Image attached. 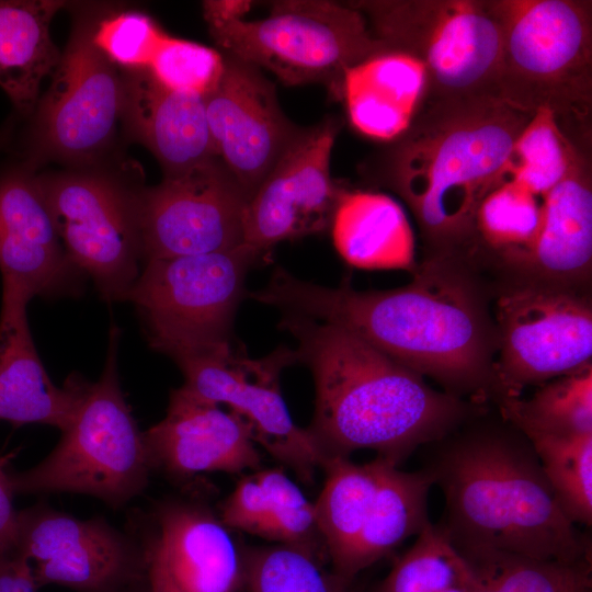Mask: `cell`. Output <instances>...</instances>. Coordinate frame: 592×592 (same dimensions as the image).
<instances>
[{
  "label": "cell",
  "instance_id": "obj_3",
  "mask_svg": "<svg viewBox=\"0 0 592 592\" xmlns=\"http://www.w3.org/2000/svg\"><path fill=\"white\" fill-rule=\"evenodd\" d=\"M278 327L297 342L296 364L312 375L315 412L306 429L326 464L371 449L398 467L491 408L433 388L340 326L283 314Z\"/></svg>",
  "mask_w": 592,
  "mask_h": 592
},
{
  "label": "cell",
  "instance_id": "obj_25",
  "mask_svg": "<svg viewBox=\"0 0 592 592\" xmlns=\"http://www.w3.org/2000/svg\"><path fill=\"white\" fill-rule=\"evenodd\" d=\"M219 519L230 531L295 546L328 560L315 504L281 468L242 476L223 502Z\"/></svg>",
  "mask_w": 592,
  "mask_h": 592
},
{
  "label": "cell",
  "instance_id": "obj_8",
  "mask_svg": "<svg viewBox=\"0 0 592 592\" xmlns=\"http://www.w3.org/2000/svg\"><path fill=\"white\" fill-rule=\"evenodd\" d=\"M119 329L112 326L100 378L83 379L75 417L39 464L10 473L13 492H76L119 508L147 486L153 468L119 384Z\"/></svg>",
  "mask_w": 592,
  "mask_h": 592
},
{
  "label": "cell",
  "instance_id": "obj_22",
  "mask_svg": "<svg viewBox=\"0 0 592 592\" xmlns=\"http://www.w3.org/2000/svg\"><path fill=\"white\" fill-rule=\"evenodd\" d=\"M122 123L150 150L164 177L218 158L204 99L168 89L148 69L122 70Z\"/></svg>",
  "mask_w": 592,
  "mask_h": 592
},
{
  "label": "cell",
  "instance_id": "obj_20",
  "mask_svg": "<svg viewBox=\"0 0 592 592\" xmlns=\"http://www.w3.org/2000/svg\"><path fill=\"white\" fill-rule=\"evenodd\" d=\"M32 297L2 284L0 311V420L15 426L41 423L65 431L77 411L83 377L70 375L61 387L46 373L30 331Z\"/></svg>",
  "mask_w": 592,
  "mask_h": 592
},
{
  "label": "cell",
  "instance_id": "obj_42",
  "mask_svg": "<svg viewBox=\"0 0 592 592\" xmlns=\"http://www.w3.org/2000/svg\"><path fill=\"white\" fill-rule=\"evenodd\" d=\"M473 583H474V581H473ZM473 583L470 585L455 588V589H452V590L446 591V592H470Z\"/></svg>",
  "mask_w": 592,
  "mask_h": 592
},
{
  "label": "cell",
  "instance_id": "obj_7",
  "mask_svg": "<svg viewBox=\"0 0 592 592\" xmlns=\"http://www.w3.org/2000/svg\"><path fill=\"white\" fill-rule=\"evenodd\" d=\"M348 2L389 52L424 66L422 105L501 100L502 27L493 0Z\"/></svg>",
  "mask_w": 592,
  "mask_h": 592
},
{
  "label": "cell",
  "instance_id": "obj_28",
  "mask_svg": "<svg viewBox=\"0 0 592 592\" xmlns=\"http://www.w3.org/2000/svg\"><path fill=\"white\" fill-rule=\"evenodd\" d=\"M389 464L376 456L364 464L334 458L323 467L325 486L314 503L317 526L331 570L348 582L355 547Z\"/></svg>",
  "mask_w": 592,
  "mask_h": 592
},
{
  "label": "cell",
  "instance_id": "obj_37",
  "mask_svg": "<svg viewBox=\"0 0 592 592\" xmlns=\"http://www.w3.org/2000/svg\"><path fill=\"white\" fill-rule=\"evenodd\" d=\"M148 70L168 89L204 99L223 76L224 55L205 45L166 34Z\"/></svg>",
  "mask_w": 592,
  "mask_h": 592
},
{
  "label": "cell",
  "instance_id": "obj_29",
  "mask_svg": "<svg viewBox=\"0 0 592 592\" xmlns=\"http://www.w3.org/2000/svg\"><path fill=\"white\" fill-rule=\"evenodd\" d=\"M538 197L506 179L479 204L475 217L477 264L493 278L510 275L532 250L543 219Z\"/></svg>",
  "mask_w": 592,
  "mask_h": 592
},
{
  "label": "cell",
  "instance_id": "obj_17",
  "mask_svg": "<svg viewBox=\"0 0 592 592\" xmlns=\"http://www.w3.org/2000/svg\"><path fill=\"white\" fill-rule=\"evenodd\" d=\"M204 102L217 157L251 198L305 128L284 115L275 86L258 67L229 54Z\"/></svg>",
  "mask_w": 592,
  "mask_h": 592
},
{
  "label": "cell",
  "instance_id": "obj_39",
  "mask_svg": "<svg viewBox=\"0 0 592 592\" xmlns=\"http://www.w3.org/2000/svg\"><path fill=\"white\" fill-rule=\"evenodd\" d=\"M11 455L0 456V557L14 553L19 511L13 504V489L7 465Z\"/></svg>",
  "mask_w": 592,
  "mask_h": 592
},
{
  "label": "cell",
  "instance_id": "obj_1",
  "mask_svg": "<svg viewBox=\"0 0 592 592\" xmlns=\"http://www.w3.org/2000/svg\"><path fill=\"white\" fill-rule=\"evenodd\" d=\"M412 281L385 291H357L349 276L337 286L300 280L276 267L248 297L340 326L396 362L430 377L442 390L479 405L499 397L494 280L464 260L423 258Z\"/></svg>",
  "mask_w": 592,
  "mask_h": 592
},
{
  "label": "cell",
  "instance_id": "obj_4",
  "mask_svg": "<svg viewBox=\"0 0 592 592\" xmlns=\"http://www.w3.org/2000/svg\"><path fill=\"white\" fill-rule=\"evenodd\" d=\"M531 117L500 99L422 105L408 130L372 156L361 173L409 206L423 258L478 267L477 208L509 179L514 143Z\"/></svg>",
  "mask_w": 592,
  "mask_h": 592
},
{
  "label": "cell",
  "instance_id": "obj_31",
  "mask_svg": "<svg viewBox=\"0 0 592 592\" xmlns=\"http://www.w3.org/2000/svg\"><path fill=\"white\" fill-rule=\"evenodd\" d=\"M494 407L522 433L592 434V366L539 385L527 399L504 398Z\"/></svg>",
  "mask_w": 592,
  "mask_h": 592
},
{
  "label": "cell",
  "instance_id": "obj_5",
  "mask_svg": "<svg viewBox=\"0 0 592 592\" xmlns=\"http://www.w3.org/2000/svg\"><path fill=\"white\" fill-rule=\"evenodd\" d=\"M250 1L203 2L210 36L229 54L274 73L286 86L323 84L342 100L346 69L388 53L349 2L275 1L270 14L246 20Z\"/></svg>",
  "mask_w": 592,
  "mask_h": 592
},
{
  "label": "cell",
  "instance_id": "obj_19",
  "mask_svg": "<svg viewBox=\"0 0 592 592\" xmlns=\"http://www.w3.org/2000/svg\"><path fill=\"white\" fill-rule=\"evenodd\" d=\"M152 463L175 478L260 469L262 457L248 425L220 405L183 386L170 395L166 417L144 432Z\"/></svg>",
  "mask_w": 592,
  "mask_h": 592
},
{
  "label": "cell",
  "instance_id": "obj_40",
  "mask_svg": "<svg viewBox=\"0 0 592 592\" xmlns=\"http://www.w3.org/2000/svg\"><path fill=\"white\" fill-rule=\"evenodd\" d=\"M38 589L23 559L14 554L0 557V592H36Z\"/></svg>",
  "mask_w": 592,
  "mask_h": 592
},
{
  "label": "cell",
  "instance_id": "obj_33",
  "mask_svg": "<svg viewBox=\"0 0 592 592\" xmlns=\"http://www.w3.org/2000/svg\"><path fill=\"white\" fill-rule=\"evenodd\" d=\"M473 581L469 563L430 521L375 592H446Z\"/></svg>",
  "mask_w": 592,
  "mask_h": 592
},
{
  "label": "cell",
  "instance_id": "obj_18",
  "mask_svg": "<svg viewBox=\"0 0 592 592\" xmlns=\"http://www.w3.org/2000/svg\"><path fill=\"white\" fill-rule=\"evenodd\" d=\"M0 272L2 284L32 298L75 296L84 275L71 263L32 167L0 178Z\"/></svg>",
  "mask_w": 592,
  "mask_h": 592
},
{
  "label": "cell",
  "instance_id": "obj_41",
  "mask_svg": "<svg viewBox=\"0 0 592 592\" xmlns=\"http://www.w3.org/2000/svg\"><path fill=\"white\" fill-rule=\"evenodd\" d=\"M145 556L147 560L148 592H183L173 582L150 544L145 551Z\"/></svg>",
  "mask_w": 592,
  "mask_h": 592
},
{
  "label": "cell",
  "instance_id": "obj_6",
  "mask_svg": "<svg viewBox=\"0 0 592 592\" xmlns=\"http://www.w3.org/2000/svg\"><path fill=\"white\" fill-rule=\"evenodd\" d=\"M502 27L500 98L548 109L577 143L592 140V1L493 0Z\"/></svg>",
  "mask_w": 592,
  "mask_h": 592
},
{
  "label": "cell",
  "instance_id": "obj_38",
  "mask_svg": "<svg viewBox=\"0 0 592 592\" xmlns=\"http://www.w3.org/2000/svg\"><path fill=\"white\" fill-rule=\"evenodd\" d=\"M166 34L146 13L128 10L98 19L92 41L121 70H141L148 69Z\"/></svg>",
  "mask_w": 592,
  "mask_h": 592
},
{
  "label": "cell",
  "instance_id": "obj_10",
  "mask_svg": "<svg viewBox=\"0 0 592 592\" xmlns=\"http://www.w3.org/2000/svg\"><path fill=\"white\" fill-rule=\"evenodd\" d=\"M493 303L497 402L592 366L591 292L499 280Z\"/></svg>",
  "mask_w": 592,
  "mask_h": 592
},
{
  "label": "cell",
  "instance_id": "obj_27",
  "mask_svg": "<svg viewBox=\"0 0 592 592\" xmlns=\"http://www.w3.org/2000/svg\"><path fill=\"white\" fill-rule=\"evenodd\" d=\"M67 5L60 0H0V87L24 114L34 112L43 80L59 62L50 23Z\"/></svg>",
  "mask_w": 592,
  "mask_h": 592
},
{
  "label": "cell",
  "instance_id": "obj_23",
  "mask_svg": "<svg viewBox=\"0 0 592 592\" xmlns=\"http://www.w3.org/2000/svg\"><path fill=\"white\" fill-rule=\"evenodd\" d=\"M159 535L150 543L183 592H242L246 549L208 509L181 501L162 504Z\"/></svg>",
  "mask_w": 592,
  "mask_h": 592
},
{
  "label": "cell",
  "instance_id": "obj_24",
  "mask_svg": "<svg viewBox=\"0 0 592 592\" xmlns=\"http://www.w3.org/2000/svg\"><path fill=\"white\" fill-rule=\"evenodd\" d=\"M426 73L415 58L398 52L372 56L346 69L342 100L361 134L392 141L405 134L425 93Z\"/></svg>",
  "mask_w": 592,
  "mask_h": 592
},
{
  "label": "cell",
  "instance_id": "obj_9",
  "mask_svg": "<svg viewBox=\"0 0 592 592\" xmlns=\"http://www.w3.org/2000/svg\"><path fill=\"white\" fill-rule=\"evenodd\" d=\"M269 254L234 249L144 262L126 300L137 308L149 345L174 361L231 345L249 272Z\"/></svg>",
  "mask_w": 592,
  "mask_h": 592
},
{
  "label": "cell",
  "instance_id": "obj_30",
  "mask_svg": "<svg viewBox=\"0 0 592 592\" xmlns=\"http://www.w3.org/2000/svg\"><path fill=\"white\" fill-rule=\"evenodd\" d=\"M432 487L431 476L421 468L403 471L392 464L387 466L350 565L351 581L423 530L430 522Z\"/></svg>",
  "mask_w": 592,
  "mask_h": 592
},
{
  "label": "cell",
  "instance_id": "obj_15",
  "mask_svg": "<svg viewBox=\"0 0 592 592\" xmlns=\"http://www.w3.org/2000/svg\"><path fill=\"white\" fill-rule=\"evenodd\" d=\"M13 554L27 563L38 588L118 592L147 570L145 553L104 520H80L43 504L19 511Z\"/></svg>",
  "mask_w": 592,
  "mask_h": 592
},
{
  "label": "cell",
  "instance_id": "obj_2",
  "mask_svg": "<svg viewBox=\"0 0 592 592\" xmlns=\"http://www.w3.org/2000/svg\"><path fill=\"white\" fill-rule=\"evenodd\" d=\"M421 448V469L444 496L436 524L462 556L590 558V543L561 511L533 445L494 406Z\"/></svg>",
  "mask_w": 592,
  "mask_h": 592
},
{
  "label": "cell",
  "instance_id": "obj_16",
  "mask_svg": "<svg viewBox=\"0 0 592 592\" xmlns=\"http://www.w3.org/2000/svg\"><path fill=\"white\" fill-rule=\"evenodd\" d=\"M337 118L305 128L251 196L244 214L243 242L269 254L272 248L330 230L348 189L330 173Z\"/></svg>",
  "mask_w": 592,
  "mask_h": 592
},
{
  "label": "cell",
  "instance_id": "obj_11",
  "mask_svg": "<svg viewBox=\"0 0 592 592\" xmlns=\"http://www.w3.org/2000/svg\"><path fill=\"white\" fill-rule=\"evenodd\" d=\"M54 226L71 263L107 301H124L143 264L139 190L109 174L38 175Z\"/></svg>",
  "mask_w": 592,
  "mask_h": 592
},
{
  "label": "cell",
  "instance_id": "obj_34",
  "mask_svg": "<svg viewBox=\"0 0 592 592\" xmlns=\"http://www.w3.org/2000/svg\"><path fill=\"white\" fill-rule=\"evenodd\" d=\"M533 445L557 502L576 524H592V434L523 433Z\"/></svg>",
  "mask_w": 592,
  "mask_h": 592
},
{
  "label": "cell",
  "instance_id": "obj_32",
  "mask_svg": "<svg viewBox=\"0 0 592 592\" xmlns=\"http://www.w3.org/2000/svg\"><path fill=\"white\" fill-rule=\"evenodd\" d=\"M591 145L573 140L551 111L539 109L514 143L508 177L543 197L567 175L582 153L591 151Z\"/></svg>",
  "mask_w": 592,
  "mask_h": 592
},
{
  "label": "cell",
  "instance_id": "obj_36",
  "mask_svg": "<svg viewBox=\"0 0 592 592\" xmlns=\"http://www.w3.org/2000/svg\"><path fill=\"white\" fill-rule=\"evenodd\" d=\"M463 557L490 578L497 592H589L591 589L590 558L561 562L494 550Z\"/></svg>",
  "mask_w": 592,
  "mask_h": 592
},
{
  "label": "cell",
  "instance_id": "obj_13",
  "mask_svg": "<svg viewBox=\"0 0 592 592\" xmlns=\"http://www.w3.org/2000/svg\"><path fill=\"white\" fill-rule=\"evenodd\" d=\"M175 363L185 389L227 406L248 425L255 444L300 480L310 483L316 470L325 467V457L307 429L293 421L282 395L281 374L296 364L293 349L280 348L267 356L250 358L227 345Z\"/></svg>",
  "mask_w": 592,
  "mask_h": 592
},
{
  "label": "cell",
  "instance_id": "obj_12",
  "mask_svg": "<svg viewBox=\"0 0 592 592\" xmlns=\"http://www.w3.org/2000/svg\"><path fill=\"white\" fill-rule=\"evenodd\" d=\"M96 21L94 14L76 21L50 87L37 101L34 159L89 166L107 150L122 122V70L93 44Z\"/></svg>",
  "mask_w": 592,
  "mask_h": 592
},
{
  "label": "cell",
  "instance_id": "obj_14",
  "mask_svg": "<svg viewBox=\"0 0 592 592\" xmlns=\"http://www.w3.org/2000/svg\"><path fill=\"white\" fill-rule=\"evenodd\" d=\"M249 195L219 158L139 190L144 262L234 249Z\"/></svg>",
  "mask_w": 592,
  "mask_h": 592
},
{
  "label": "cell",
  "instance_id": "obj_26",
  "mask_svg": "<svg viewBox=\"0 0 592 592\" xmlns=\"http://www.w3.org/2000/svg\"><path fill=\"white\" fill-rule=\"evenodd\" d=\"M330 230L338 253L354 267L412 273L418 264L410 223L401 206L386 194L348 190Z\"/></svg>",
  "mask_w": 592,
  "mask_h": 592
},
{
  "label": "cell",
  "instance_id": "obj_35",
  "mask_svg": "<svg viewBox=\"0 0 592 592\" xmlns=\"http://www.w3.org/2000/svg\"><path fill=\"white\" fill-rule=\"evenodd\" d=\"M291 545L246 549V592H351L352 582Z\"/></svg>",
  "mask_w": 592,
  "mask_h": 592
},
{
  "label": "cell",
  "instance_id": "obj_21",
  "mask_svg": "<svg viewBox=\"0 0 592 592\" xmlns=\"http://www.w3.org/2000/svg\"><path fill=\"white\" fill-rule=\"evenodd\" d=\"M501 280L591 292V151L582 153L567 175L543 196L538 237L520 265Z\"/></svg>",
  "mask_w": 592,
  "mask_h": 592
}]
</instances>
